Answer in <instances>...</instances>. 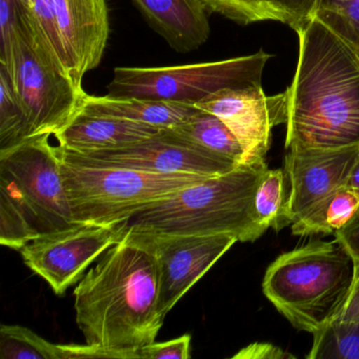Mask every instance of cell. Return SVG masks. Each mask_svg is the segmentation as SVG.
I'll list each match as a JSON object with an SVG mask.
<instances>
[{
	"label": "cell",
	"mask_w": 359,
	"mask_h": 359,
	"mask_svg": "<svg viewBox=\"0 0 359 359\" xmlns=\"http://www.w3.org/2000/svg\"><path fill=\"white\" fill-rule=\"evenodd\" d=\"M299 54L285 91L287 150L359 147V54L312 18L295 29Z\"/></svg>",
	"instance_id": "cell-1"
},
{
	"label": "cell",
	"mask_w": 359,
	"mask_h": 359,
	"mask_svg": "<svg viewBox=\"0 0 359 359\" xmlns=\"http://www.w3.org/2000/svg\"><path fill=\"white\" fill-rule=\"evenodd\" d=\"M73 295L86 344L123 359H138V348L154 342L163 327L156 258L127 233L86 273Z\"/></svg>",
	"instance_id": "cell-2"
},
{
	"label": "cell",
	"mask_w": 359,
	"mask_h": 359,
	"mask_svg": "<svg viewBox=\"0 0 359 359\" xmlns=\"http://www.w3.org/2000/svg\"><path fill=\"white\" fill-rule=\"evenodd\" d=\"M268 169L266 159L238 165L144 205L118 226L136 234H229L253 243L266 232L256 222L253 203Z\"/></svg>",
	"instance_id": "cell-3"
},
{
	"label": "cell",
	"mask_w": 359,
	"mask_h": 359,
	"mask_svg": "<svg viewBox=\"0 0 359 359\" xmlns=\"http://www.w3.org/2000/svg\"><path fill=\"white\" fill-rule=\"evenodd\" d=\"M354 272V260L336 239L311 241L268 266L262 292L295 329L313 334L337 315Z\"/></svg>",
	"instance_id": "cell-4"
},
{
	"label": "cell",
	"mask_w": 359,
	"mask_h": 359,
	"mask_svg": "<svg viewBox=\"0 0 359 359\" xmlns=\"http://www.w3.org/2000/svg\"><path fill=\"white\" fill-rule=\"evenodd\" d=\"M0 67L26 115L29 138L55 136L83 112L89 94L54 57L20 0L11 51Z\"/></svg>",
	"instance_id": "cell-5"
},
{
	"label": "cell",
	"mask_w": 359,
	"mask_h": 359,
	"mask_svg": "<svg viewBox=\"0 0 359 359\" xmlns=\"http://www.w3.org/2000/svg\"><path fill=\"white\" fill-rule=\"evenodd\" d=\"M62 174L73 220L102 226H118L144 205L214 177L79 165L64 159Z\"/></svg>",
	"instance_id": "cell-6"
},
{
	"label": "cell",
	"mask_w": 359,
	"mask_h": 359,
	"mask_svg": "<svg viewBox=\"0 0 359 359\" xmlns=\"http://www.w3.org/2000/svg\"><path fill=\"white\" fill-rule=\"evenodd\" d=\"M271 54L184 66L118 67L107 86L111 97L144 98L195 106L226 89L262 86L264 67Z\"/></svg>",
	"instance_id": "cell-7"
},
{
	"label": "cell",
	"mask_w": 359,
	"mask_h": 359,
	"mask_svg": "<svg viewBox=\"0 0 359 359\" xmlns=\"http://www.w3.org/2000/svg\"><path fill=\"white\" fill-rule=\"evenodd\" d=\"M51 136H34L0 153V192L15 201L37 237L77 224L62 180V149Z\"/></svg>",
	"instance_id": "cell-8"
},
{
	"label": "cell",
	"mask_w": 359,
	"mask_h": 359,
	"mask_svg": "<svg viewBox=\"0 0 359 359\" xmlns=\"http://www.w3.org/2000/svg\"><path fill=\"white\" fill-rule=\"evenodd\" d=\"M123 235L119 226L77 222L65 230L36 237L20 253L25 264L45 279L56 295L62 296Z\"/></svg>",
	"instance_id": "cell-9"
},
{
	"label": "cell",
	"mask_w": 359,
	"mask_h": 359,
	"mask_svg": "<svg viewBox=\"0 0 359 359\" xmlns=\"http://www.w3.org/2000/svg\"><path fill=\"white\" fill-rule=\"evenodd\" d=\"M62 157L64 161L79 165L205 176L222 175L239 165L230 159L182 142L167 129H161L152 137L111 150L77 153L62 149Z\"/></svg>",
	"instance_id": "cell-10"
},
{
	"label": "cell",
	"mask_w": 359,
	"mask_h": 359,
	"mask_svg": "<svg viewBox=\"0 0 359 359\" xmlns=\"http://www.w3.org/2000/svg\"><path fill=\"white\" fill-rule=\"evenodd\" d=\"M123 233L148 248L156 258L159 308L165 316L238 241L229 234L161 236Z\"/></svg>",
	"instance_id": "cell-11"
},
{
	"label": "cell",
	"mask_w": 359,
	"mask_h": 359,
	"mask_svg": "<svg viewBox=\"0 0 359 359\" xmlns=\"http://www.w3.org/2000/svg\"><path fill=\"white\" fill-rule=\"evenodd\" d=\"M287 91L268 96L256 86L222 90L194 107L226 123L243 149L241 165H250L266 159L273 128L287 123Z\"/></svg>",
	"instance_id": "cell-12"
},
{
	"label": "cell",
	"mask_w": 359,
	"mask_h": 359,
	"mask_svg": "<svg viewBox=\"0 0 359 359\" xmlns=\"http://www.w3.org/2000/svg\"><path fill=\"white\" fill-rule=\"evenodd\" d=\"M358 153L359 147L337 150H289L283 170L290 186L292 224L327 195L346 186Z\"/></svg>",
	"instance_id": "cell-13"
},
{
	"label": "cell",
	"mask_w": 359,
	"mask_h": 359,
	"mask_svg": "<svg viewBox=\"0 0 359 359\" xmlns=\"http://www.w3.org/2000/svg\"><path fill=\"white\" fill-rule=\"evenodd\" d=\"M69 72L79 85L100 66L110 34L106 0H54Z\"/></svg>",
	"instance_id": "cell-14"
},
{
	"label": "cell",
	"mask_w": 359,
	"mask_h": 359,
	"mask_svg": "<svg viewBox=\"0 0 359 359\" xmlns=\"http://www.w3.org/2000/svg\"><path fill=\"white\" fill-rule=\"evenodd\" d=\"M149 26L178 53L201 48L211 28L207 11L197 0H131Z\"/></svg>",
	"instance_id": "cell-15"
},
{
	"label": "cell",
	"mask_w": 359,
	"mask_h": 359,
	"mask_svg": "<svg viewBox=\"0 0 359 359\" xmlns=\"http://www.w3.org/2000/svg\"><path fill=\"white\" fill-rule=\"evenodd\" d=\"M161 130L146 123L81 112L54 137L64 150L86 153L121 148L152 137Z\"/></svg>",
	"instance_id": "cell-16"
},
{
	"label": "cell",
	"mask_w": 359,
	"mask_h": 359,
	"mask_svg": "<svg viewBox=\"0 0 359 359\" xmlns=\"http://www.w3.org/2000/svg\"><path fill=\"white\" fill-rule=\"evenodd\" d=\"M197 111L198 109L194 106L161 100L88 95L83 113L92 116L125 119L165 129L182 123Z\"/></svg>",
	"instance_id": "cell-17"
},
{
	"label": "cell",
	"mask_w": 359,
	"mask_h": 359,
	"mask_svg": "<svg viewBox=\"0 0 359 359\" xmlns=\"http://www.w3.org/2000/svg\"><path fill=\"white\" fill-rule=\"evenodd\" d=\"M165 129L191 146L230 159L239 165L243 163V152L238 140L226 123L212 113L198 109L189 118Z\"/></svg>",
	"instance_id": "cell-18"
},
{
	"label": "cell",
	"mask_w": 359,
	"mask_h": 359,
	"mask_svg": "<svg viewBox=\"0 0 359 359\" xmlns=\"http://www.w3.org/2000/svg\"><path fill=\"white\" fill-rule=\"evenodd\" d=\"M358 208V189L346 184L327 195L292 224V234L302 237L334 234L348 224Z\"/></svg>",
	"instance_id": "cell-19"
},
{
	"label": "cell",
	"mask_w": 359,
	"mask_h": 359,
	"mask_svg": "<svg viewBox=\"0 0 359 359\" xmlns=\"http://www.w3.org/2000/svg\"><path fill=\"white\" fill-rule=\"evenodd\" d=\"M287 177L285 170H266L254 197L253 211L256 222L264 230L279 232L292 226L289 214Z\"/></svg>",
	"instance_id": "cell-20"
},
{
	"label": "cell",
	"mask_w": 359,
	"mask_h": 359,
	"mask_svg": "<svg viewBox=\"0 0 359 359\" xmlns=\"http://www.w3.org/2000/svg\"><path fill=\"white\" fill-rule=\"evenodd\" d=\"M312 335L306 359H359V323L332 320Z\"/></svg>",
	"instance_id": "cell-21"
},
{
	"label": "cell",
	"mask_w": 359,
	"mask_h": 359,
	"mask_svg": "<svg viewBox=\"0 0 359 359\" xmlns=\"http://www.w3.org/2000/svg\"><path fill=\"white\" fill-rule=\"evenodd\" d=\"M1 359H64L62 344H52L22 325L0 327Z\"/></svg>",
	"instance_id": "cell-22"
},
{
	"label": "cell",
	"mask_w": 359,
	"mask_h": 359,
	"mask_svg": "<svg viewBox=\"0 0 359 359\" xmlns=\"http://www.w3.org/2000/svg\"><path fill=\"white\" fill-rule=\"evenodd\" d=\"M313 18L359 54V0H316Z\"/></svg>",
	"instance_id": "cell-23"
},
{
	"label": "cell",
	"mask_w": 359,
	"mask_h": 359,
	"mask_svg": "<svg viewBox=\"0 0 359 359\" xmlns=\"http://www.w3.org/2000/svg\"><path fill=\"white\" fill-rule=\"evenodd\" d=\"M29 138L28 123L5 69L0 67V153Z\"/></svg>",
	"instance_id": "cell-24"
},
{
	"label": "cell",
	"mask_w": 359,
	"mask_h": 359,
	"mask_svg": "<svg viewBox=\"0 0 359 359\" xmlns=\"http://www.w3.org/2000/svg\"><path fill=\"white\" fill-rule=\"evenodd\" d=\"M207 13H217L241 26L254 22H283L290 27L291 18L277 8L273 7L268 0H197Z\"/></svg>",
	"instance_id": "cell-25"
},
{
	"label": "cell",
	"mask_w": 359,
	"mask_h": 359,
	"mask_svg": "<svg viewBox=\"0 0 359 359\" xmlns=\"http://www.w3.org/2000/svg\"><path fill=\"white\" fill-rule=\"evenodd\" d=\"M25 6L30 12L39 34L54 57L69 71L68 57L58 28L54 0H29L28 4Z\"/></svg>",
	"instance_id": "cell-26"
},
{
	"label": "cell",
	"mask_w": 359,
	"mask_h": 359,
	"mask_svg": "<svg viewBox=\"0 0 359 359\" xmlns=\"http://www.w3.org/2000/svg\"><path fill=\"white\" fill-rule=\"evenodd\" d=\"M191 335L184 334L175 339L151 342L138 348V359H190Z\"/></svg>",
	"instance_id": "cell-27"
},
{
	"label": "cell",
	"mask_w": 359,
	"mask_h": 359,
	"mask_svg": "<svg viewBox=\"0 0 359 359\" xmlns=\"http://www.w3.org/2000/svg\"><path fill=\"white\" fill-rule=\"evenodd\" d=\"M18 20V0H0V62L7 60Z\"/></svg>",
	"instance_id": "cell-28"
},
{
	"label": "cell",
	"mask_w": 359,
	"mask_h": 359,
	"mask_svg": "<svg viewBox=\"0 0 359 359\" xmlns=\"http://www.w3.org/2000/svg\"><path fill=\"white\" fill-rule=\"evenodd\" d=\"M273 7L285 12L291 18V27L295 30L298 26L313 18L316 0H268Z\"/></svg>",
	"instance_id": "cell-29"
},
{
	"label": "cell",
	"mask_w": 359,
	"mask_h": 359,
	"mask_svg": "<svg viewBox=\"0 0 359 359\" xmlns=\"http://www.w3.org/2000/svg\"><path fill=\"white\" fill-rule=\"evenodd\" d=\"M334 236L350 254L355 264H359V208L348 224L334 233Z\"/></svg>",
	"instance_id": "cell-30"
},
{
	"label": "cell",
	"mask_w": 359,
	"mask_h": 359,
	"mask_svg": "<svg viewBox=\"0 0 359 359\" xmlns=\"http://www.w3.org/2000/svg\"><path fill=\"white\" fill-rule=\"evenodd\" d=\"M234 359H287L296 358L294 355L285 352L283 348L269 344V342H253L245 348H241L237 354L232 356Z\"/></svg>",
	"instance_id": "cell-31"
},
{
	"label": "cell",
	"mask_w": 359,
	"mask_h": 359,
	"mask_svg": "<svg viewBox=\"0 0 359 359\" xmlns=\"http://www.w3.org/2000/svg\"><path fill=\"white\" fill-rule=\"evenodd\" d=\"M332 320L359 323V264H355L354 279L348 297Z\"/></svg>",
	"instance_id": "cell-32"
},
{
	"label": "cell",
	"mask_w": 359,
	"mask_h": 359,
	"mask_svg": "<svg viewBox=\"0 0 359 359\" xmlns=\"http://www.w3.org/2000/svg\"><path fill=\"white\" fill-rule=\"evenodd\" d=\"M346 186L352 187V188L358 189L359 190V153L357 155L356 161L353 165L352 171L350 173Z\"/></svg>",
	"instance_id": "cell-33"
},
{
	"label": "cell",
	"mask_w": 359,
	"mask_h": 359,
	"mask_svg": "<svg viewBox=\"0 0 359 359\" xmlns=\"http://www.w3.org/2000/svg\"><path fill=\"white\" fill-rule=\"evenodd\" d=\"M20 1H22V3H24L25 5H27V4H28L29 0H20Z\"/></svg>",
	"instance_id": "cell-34"
}]
</instances>
